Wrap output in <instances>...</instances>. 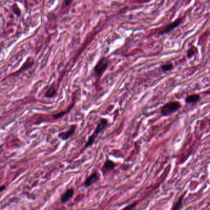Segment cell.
<instances>
[{
	"label": "cell",
	"instance_id": "9c48e42d",
	"mask_svg": "<svg viewBox=\"0 0 210 210\" xmlns=\"http://www.w3.org/2000/svg\"><path fill=\"white\" fill-rule=\"evenodd\" d=\"M200 99V96L198 94H193L188 96L186 99L185 102L186 104H194L197 102Z\"/></svg>",
	"mask_w": 210,
	"mask_h": 210
},
{
	"label": "cell",
	"instance_id": "8fae6325",
	"mask_svg": "<svg viewBox=\"0 0 210 210\" xmlns=\"http://www.w3.org/2000/svg\"><path fill=\"white\" fill-rule=\"evenodd\" d=\"M57 94V91L56 88L54 86H51L49 88V89L46 91L45 94V96L46 98H52Z\"/></svg>",
	"mask_w": 210,
	"mask_h": 210
},
{
	"label": "cell",
	"instance_id": "6da1fadb",
	"mask_svg": "<svg viewBox=\"0 0 210 210\" xmlns=\"http://www.w3.org/2000/svg\"><path fill=\"white\" fill-rule=\"evenodd\" d=\"M108 126V120L105 118H100L99 120V123L96 126V128L94 131L93 133L90 136L89 138L86 143L83 150L86 148H89L92 146L94 143L95 142L96 139L98 137L99 134L101 133L102 132L106 130Z\"/></svg>",
	"mask_w": 210,
	"mask_h": 210
},
{
	"label": "cell",
	"instance_id": "ba28073f",
	"mask_svg": "<svg viewBox=\"0 0 210 210\" xmlns=\"http://www.w3.org/2000/svg\"><path fill=\"white\" fill-rule=\"evenodd\" d=\"M74 189L73 188L67 189L64 193H63L60 197V200L62 203H65L70 201L74 195Z\"/></svg>",
	"mask_w": 210,
	"mask_h": 210
},
{
	"label": "cell",
	"instance_id": "e0dca14e",
	"mask_svg": "<svg viewBox=\"0 0 210 210\" xmlns=\"http://www.w3.org/2000/svg\"><path fill=\"white\" fill-rule=\"evenodd\" d=\"M6 186H4V185H3V186L0 187V193L2 192L5 189H6Z\"/></svg>",
	"mask_w": 210,
	"mask_h": 210
},
{
	"label": "cell",
	"instance_id": "30bf717a",
	"mask_svg": "<svg viewBox=\"0 0 210 210\" xmlns=\"http://www.w3.org/2000/svg\"><path fill=\"white\" fill-rule=\"evenodd\" d=\"M185 194L186 193H184V194H182L179 198L178 200H177V202H174L173 204V207L171 208V209L173 210H178L182 208V204H183V200H184V198L185 197Z\"/></svg>",
	"mask_w": 210,
	"mask_h": 210
},
{
	"label": "cell",
	"instance_id": "7c38bea8",
	"mask_svg": "<svg viewBox=\"0 0 210 210\" xmlns=\"http://www.w3.org/2000/svg\"><path fill=\"white\" fill-rule=\"evenodd\" d=\"M173 68L174 66L172 63H167L161 66V69L164 72H167V71H171V70L173 69Z\"/></svg>",
	"mask_w": 210,
	"mask_h": 210
},
{
	"label": "cell",
	"instance_id": "277c9868",
	"mask_svg": "<svg viewBox=\"0 0 210 210\" xmlns=\"http://www.w3.org/2000/svg\"><path fill=\"white\" fill-rule=\"evenodd\" d=\"M101 175L98 171H95L91 173L89 176L86 178L84 182V186L85 187H89L93 185L94 184L96 183L100 179Z\"/></svg>",
	"mask_w": 210,
	"mask_h": 210
},
{
	"label": "cell",
	"instance_id": "8992f818",
	"mask_svg": "<svg viewBox=\"0 0 210 210\" xmlns=\"http://www.w3.org/2000/svg\"><path fill=\"white\" fill-rule=\"evenodd\" d=\"M76 127L77 126L76 125H71L70 128L67 131H66L65 132H60V133L58 134L59 138L62 141H66L69 139L71 136H72L74 134L75 130L76 129Z\"/></svg>",
	"mask_w": 210,
	"mask_h": 210
},
{
	"label": "cell",
	"instance_id": "7a4b0ae2",
	"mask_svg": "<svg viewBox=\"0 0 210 210\" xmlns=\"http://www.w3.org/2000/svg\"><path fill=\"white\" fill-rule=\"evenodd\" d=\"M182 107V104L178 101H169L165 104L161 108V115L163 117H169L174 114Z\"/></svg>",
	"mask_w": 210,
	"mask_h": 210
},
{
	"label": "cell",
	"instance_id": "3957f363",
	"mask_svg": "<svg viewBox=\"0 0 210 210\" xmlns=\"http://www.w3.org/2000/svg\"><path fill=\"white\" fill-rule=\"evenodd\" d=\"M108 60L106 57L100 58L93 69L94 75L97 78H100L108 67Z\"/></svg>",
	"mask_w": 210,
	"mask_h": 210
},
{
	"label": "cell",
	"instance_id": "2e32d148",
	"mask_svg": "<svg viewBox=\"0 0 210 210\" xmlns=\"http://www.w3.org/2000/svg\"><path fill=\"white\" fill-rule=\"evenodd\" d=\"M74 0H65V4L66 6H67V5H69Z\"/></svg>",
	"mask_w": 210,
	"mask_h": 210
},
{
	"label": "cell",
	"instance_id": "ac0fdd59",
	"mask_svg": "<svg viewBox=\"0 0 210 210\" xmlns=\"http://www.w3.org/2000/svg\"><path fill=\"white\" fill-rule=\"evenodd\" d=\"M151 0H141V3H148Z\"/></svg>",
	"mask_w": 210,
	"mask_h": 210
},
{
	"label": "cell",
	"instance_id": "5bb4252c",
	"mask_svg": "<svg viewBox=\"0 0 210 210\" xmlns=\"http://www.w3.org/2000/svg\"><path fill=\"white\" fill-rule=\"evenodd\" d=\"M195 55V51L193 50V49L190 48L189 49V50L187 51V56L188 58H191L193 56Z\"/></svg>",
	"mask_w": 210,
	"mask_h": 210
},
{
	"label": "cell",
	"instance_id": "9a60e30c",
	"mask_svg": "<svg viewBox=\"0 0 210 210\" xmlns=\"http://www.w3.org/2000/svg\"><path fill=\"white\" fill-rule=\"evenodd\" d=\"M137 204V202H134L133 203L129 204L128 206L124 208L123 209H134L136 206Z\"/></svg>",
	"mask_w": 210,
	"mask_h": 210
},
{
	"label": "cell",
	"instance_id": "52a82bcc",
	"mask_svg": "<svg viewBox=\"0 0 210 210\" xmlns=\"http://www.w3.org/2000/svg\"><path fill=\"white\" fill-rule=\"evenodd\" d=\"M182 22V18L177 19L176 20L173 22L172 23L168 24L163 30H162L161 32H160V34L164 35V34H168V33L171 32V31H173L174 29L177 28V27H178L181 24Z\"/></svg>",
	"mask_w": 210,
	"mask_h": 210
},
{
	"label": "cell",
	"instance_id": "5b68a950",
	"mask_svg": "<svg viewBox=\"0 0 210 210\" xmlns=\"http://www.w3.org/2000/svg\"><path fill=\"white\" fill-rule=\"evenodd\" d=\"M116 167H117V163L112 161V160L107 158L106 160V162H104L103 167L101 168V171L103 175L105 176L106 174L110 173V171L113 170Z\"/></svg>",
	"mask_w": 210,
	"mask_h": 210
},
{
	"label": "cell",
	"instance_id": "4fadbf2b",
	"mask_svg": "<svg viewBox=\"0 0 210 210\" xmlns=\"http://www.w3.org/2000/svg\"><path fill=\"white\" fill-rule=\"evenodd\" d=\"M74 104L71 105V106L67 110H65V111H64V112H62L60 113H57L56 115H53V117L55 118H59L62 117L64 115H65L66 113H67L69 112H70V110L74 107Z\"/></svg>",
	"mask_w": 210,
	"mask_h": 210
}]
</instances>
